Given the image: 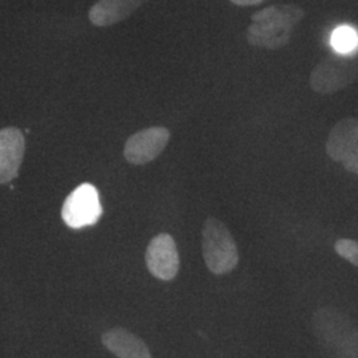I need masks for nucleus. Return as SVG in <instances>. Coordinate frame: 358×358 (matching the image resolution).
<instances>
[{
    "label": "nucleus",
    "instance_id": "obj_1",
    "mask_svg": "<svg viewBox=\"0 0 358 358\" xmlns=\"http://www.w3.org/2000/svg\"><path fill=\"white\" fill-rule=\"evenodd\" d=\"M304 16L306 11L296 4L269 6L251 16L252 23L247 28V41L257 48L280 50L289 43L294 27Z\"/></svg>",
    "mask_w": 358,
    "mask_h": 358
},
{
    "label": "nucleus",
    "instance_id": "obj_2",
    "mask_svg": "<svg viewBox=\"0 0 358 358\" xmlns=\"http://www.w3.org/2000/svg\"><path fill=\"white\" fill-rule=\"evenodd\" d=\"M313 333L328 358H358V329L344 312L319 308L312 317Z\"/></svg>",
    "mask_w": 358,
    "mask_h": 358
},
{
    "label": "nucleus",
    "instance_id": "obj_3",
    "mask_svg": "<svg viewBox=\"0 0 358 358\" xmlns=\"http://www.w3.org/2000/svg\"><path fill=\"white\" fill-rule=\"evenodd\" d=\"M202 254L214 275H226L239 263L238 245L227 226L217 217H207L202 229Z\"/></svg>",
    "mask_w": 358,
    "mask_h": 358
},
{
    "label": "nucleus",
    "instance_id": "obj_4",
    "mask_svg": "<svg viewBox=\"0 0 358 358\" xmlns=\"http://www.w3.org/2000/svg\"><path fill=\"white\" fill-rule=\"evenodd\" d=\"M358 78V47L350 52H333L316 65L309 85L319 94H333Z\"/></svg>",
    "mask_w": 358,
    "mask_h": 358
},
{
    "label": "nucleus",
    "instance_id": "obj_5",
    "mask_svg": "<svg viewBox=\"0 0 358 358\" xmlns=\"http://www.w3.org/2000/svg\"><path fill=\"white\" fill-rule=\"evenodd\" d=\"M103 207L97 189L84 183L71 192L62 208V217L66 226L72 229H81L94 224L101 217Z\"/></svg>",
    "mask_w": 358,
    "mask_h": 358
},
{
    "label": "nucleus",
    "instance_id": "obj_6",
    "mask_svg": "<svg viewBox=\"0 0 358 358\" xmlns=\"http://www.w3.org/2000/svg\"><path fill=\"white\" fill-rule=\"evenodd\" d=\"M328 157L358 176V120L343 118L333 127L325 145Z\"/></svg>",
    "mask_w": 358,
    "mask_h": 358
},
{
    "label": "nucleus",
    "instance_id": "obj_7",
    "mask_svg": "<svg viewBox=\"0 0 358 358\" xmlns=\"http://www.w3.org/2000/svg\"><path fill=\"white\" fill-rule=\"evenodd\" d=\"M170 131L164 127L142 129L130 136L124 148V157L131 165L142 166L154 161L165 150Z\"/></svg>",
    "mask_w": 358,
    "mask_h": 358
},
{
    "label": "nucleus",
    "instance_id": "obj_8",
    "mask_svg": "<svg viewBox=\"0 0 358 358\" xmlns=\"http://www.w3.org/2000/svg\"><path fill=\"white\" fill-rule=\"evenodd\" d=\"M145 260L150 273L159 280L171 282L178 275L180 266L178 248L169 234L154 236L148 245Z\"/></svg>",
    "mask_w": 358,
    "mask_h": 358
},
{
    "label": "nucleus",
    "instance_id": "obj_9",
    "mask_svg": "<svg viewBox=\"0 0 358 358\" xmlns=\"http://www.w3.org/2000/svg\"><path fill=\"white\" fill-rule=\"evenodd\" d=\"M26 140L20 129L4 128L0 130V185L10 183L23 162Z\"/></svg>",
    "mask_w": 358,
    "mask_h": 358
},
{
    "label": "nucleus",
    "instance_id": "obj_10",
    "mask_svg": "<svg viewBox=\"0 0 358 358\" xmlns=\"http://www.w3.org/2000/svg\"><path fill=\"white\" fill-rule=\"evenodd\" d=\"M103 346L118 358H152L148 345L125 328H113L103 333Z\"/></svg>",
    "mask_w": 358,
    "mask_h": 358
},
{
    "label": "nucleus",
    "instance_id": "obj_11",
    "mask_svg": "<svg viewBox=\"0 0 358 358\" xmlns=\"http://www.w3.org/2000/svg\"><path fill=\"white\" fill-rule=\"evenodd\" d=\"M146 0H97L90 10V20L96 27L117 24L136 13Z\"/></svg>",
    "mask_w": 358,
    "mask_h": 358
},
{
    "label": "nucleus",
    "instance_id": "obj_12",
    "mask_svg": "<svg viewBox=\"0 0 358 358\" xmlns=\"http://www.w3.org/2000/svg\"><path fill=\"white\" fill-rule=\"evenodd\" d=\"M332 45L336 52H350L358 47L357 32L349 27H341L334 31Z\"/></svg>",
    "mask_w": 358,
    "mask_h": 358
},
{
    "label": "nucleus",
    "instance_id": "obj_13",
    "mask_svg": "<svg viewBox=\"0 0 358 358\" xmlns=\"http://www.w3.org/2000/svg\"><path fill=\"white\" fill-rule=\"evenodd\" d=\"M334 251L337 255L352 263L358 268V242L353 239H340L334 243Z\"/></svg>",
    "mask_w": 358,
    "mask_h": 358
},
{
    "label": "nucleus",
    "instance_id": "obj_14",
    "mask_svg": "<svg viewBox=\"0 0 358 358\" xmlns=\"http://www.w3.org/2000/svg\"><path fill=\"white\" fill-rule=\"evenodd\" d=\"M232 4L239 6V7H248V6H256L263 3L264 0H230Z\"/></svg>",
    "mask_w": 358,
    "mask_h": 358
}]
</instances>
